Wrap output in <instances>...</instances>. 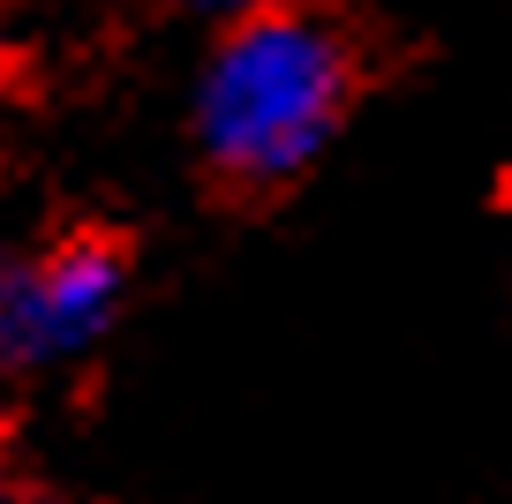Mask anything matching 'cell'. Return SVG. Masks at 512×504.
<instances>
[{
	"label": "cell",
	"mask_w": 512,
	"mask_h": 504,
	"mask_svg": "<svg viewBox=\"0 0 512 504\" xmlns=\"http://www.w3.org/2000/svg\"><path fill=\"white\" fill-rule=\"evenodd\" d=\"M362 83V46L332 8L272 0L219 31L196 68V151L234 189H287L324 158Z\"/></svg>",
	"instance_id": "1"
},
{
	"label": "cell",
	"mask_w": 512,
	"mask_h": 504,
	"mask_svg": "<svg viewBox=\"0 0 512 504\" xmlns=\"http://www.w3.org/2000/svg\"><path fill=\"white\" fill-rule=\"evenodd\" d=\"M0 504H38L31 489H16V482H0Z\"/></svg>",
	"instance_id": "4"
},
{
	"label": "cell",
	"mask_w": 512,
	"mask_h": 504,
	"mask_svg": "<svg viewBox=\"0 0 512 504\" xmlns=\"http://www.w3.org/2000/svg\"><path fill=\"white\" fill-rule=\"evenodd\" d=\"M128 264L113 241L0 256V377H46L98 347L121 316Z\"/></svg>",
	"instance_id": "2"
},
{
	"label": "cell",
	"mask_w": 512,
	"mask_h": 504,
	"mask_svg": "<svg viewBox=\"0 0 512 504\" xmlns=\"http://www.w3.org/2000/svg\"><path fill=\"white\" fill-rule=\"evenodd\" d=\"M181 8H204V16H249V8H272V0H181Z\"/></svg>",
	"instance_id": "3"
}]
</instances>
